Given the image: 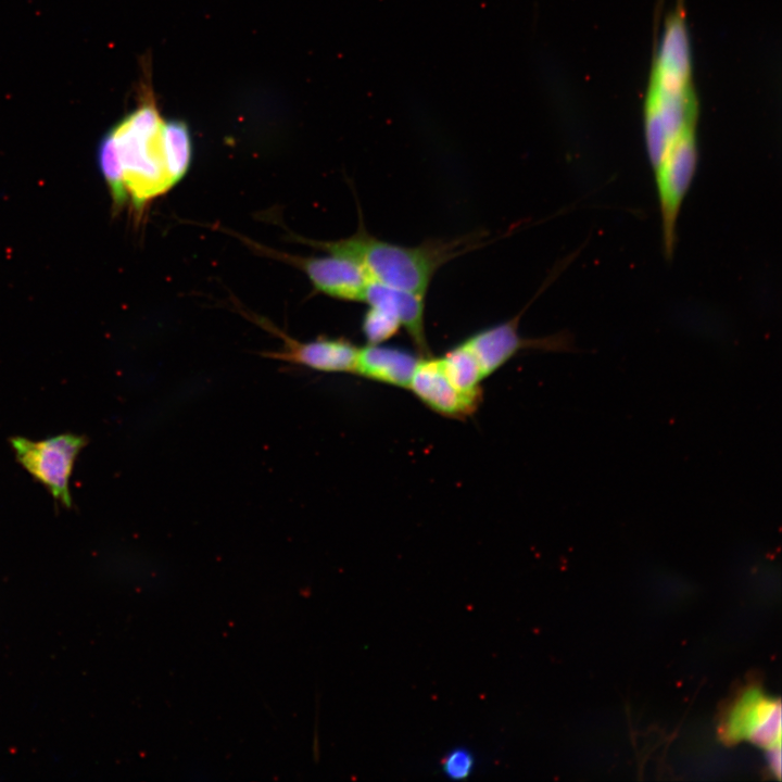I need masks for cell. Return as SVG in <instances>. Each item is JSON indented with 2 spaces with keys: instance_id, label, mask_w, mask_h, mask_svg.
<instances>
[{
  "instance_id": "cell-1",
  "label": "cell",
  "mask_w": 782,
  "mask_h": 782,
  "mask_svg": "<svg viewBox=\"0 0 782 782\" xmlns=\"http://www.w3.org/2000/svg\"><path fill=\"white\" fill-rule=\"evenodd\" d=\"M696 119L689 42L683 15L677 11L666 25L644 102L645 146L653 168L671 143L696 129Z\"/></svg>"
},
{
  "instance_id": "cell-2",
  "label": "cell",
  "mask_w": 782,
  "mask_h": 782,
  "mask_svg": "<svg viewBox=\"0 0 782 782\" xmlns=\"http://www.w3.org/2000/svg\"><path fill=\"white\" fill-rule=\"evenodd\" d=\"M478 243V239L470 236L405 247L376 238L361 222L353 236L314 245L357 263L373 281L425 297L436 272Z\"/></svg>"
},
{
  "instance_id": "cell-3",
  "label": "cell",
  "mask_w": 782,
  "mask_h": 782,
  "mask_svg": "<svg viewBox=\"0 0 782 782\" xmlns=\"http://www.w3.org/2000/svg\"><path fill=\"white\" fill-rule=\"evenodd\" d=\"M165 127L155 102L146 97L100 141L115 157L127 200L137 210L174 186L167 171Z\"/></svg>"
},
{
  "instance_id": "cell-4",
  "label": "cell",
  "mask_w": 782,
  "mask_h": 782,
  "mask_svg": "<svg viewBox=\"0 0 782 782\" xmlns=\"http://www.w3.org/2000/svg\"><path fill=\"white\" fill-rule=\"evenodd\" d=\"M10 444L23 468L42 483L55 501L72 507L70 479L78 454L88 444L87 437L62 433L39 441L12 437Z\"/></svg>"
},
{
  "instance_id": "cell-5",
  "label": "cell",
  "mask_w": 782,
  "mask_h": 782,
  "mask_svg": "<svg viewBox=\"0 0 782 782\" xmlns=\"http://www.w3.org/2000/svg\"><path fill=\"white\" fill-rule=\"evenodd\" d=\"M696 129L681 135L661 155L655 173L664 252L671 258L677 243V222L682 202L696 173Z\"/></svg>"
},
{
  "instance_id": "cell-6",
  "label": "cell",
  "mask_w": 782,
  "mask_h": 782,
  "mask_svg": "<svg viewBox=\"0 0 782 782\" xmlns=\"http://www.w3.org/2000/svg\"><path fill=\"white\" fill-rule=\"evenodd\" d=\"M520 315L479 330L462 341L475 356L484 379L522 350L575 351L572 337L567 331L542 338L521 337L518 331Z\"/></svg>"
},
{
  "instance_id": "cell-7",
  "label": "cell",
  "mask_w": 782,
  "mask_h": 782,
  "mask_svg": "<svg viewBox=\"0 0 782 782\" xmlns=\"http://www.w3.org/2000/svg\"><path fill=\"white\" fill-rule=\"evenodd\" d=\"M408 390L434 413L453 419L471 416L482 400V391L457 388L445 375L440 358L432 355L420 357Z\"/></svg>"
},
{
  "instance_id": "cell-8",
  "label": "cell",
  "mask_w": 782,
  "mask_h": 782,
  "mask_svg": "<svg viewBox=\"0 0 782 782\" xmlns=\"http://www.w3.org/2000/svg\"><path fill=\"white\" fill-rule=\"evenodd\" d=\"M285 257L303 269L315 289L324 294L339 300L364 302L370 278L352 260L331 253L324 256Z\"/></svg>"
},
{
  "instance_id": "cell-9",
  "label": "cell",
  "mask_w": 782,
  "mask_h": 782,
  "mask_svg": "<svg viewBox=\"0 0 782 782\" xmlns=\"http://www.w3.org/2000/svg\"><path fill=\"white\" fill-rule=\"evenodd\" d=\"M281 337L282 349L265 353L266 357L323 373H355L360 348L348 339L321 337L301 342L285 335Z\"/></svg>"
},
{
  "instance_id": "cell-10",
  "label": "cell",
  "mask_w": 782,
  "mask_h": 782,
  "mask_svg": "<svg viewBox=\"0 0 782 782\" xmlns=\"http://www.w3.org/2000/svg\"><path fill=\"white\" fill-rule=\"evenodd\" d=\"M727 734L732 740L746 739L759 746L781 743V703L759 691L746 693L732 709Z\"/></svg>"
},
{
  "instance_id": "cell-11",
  "label": "cell",
  "mask_w": 782,
  "mask_h": 782,
  "mask_svg": "<svg viewBox=\"0 0 782 782\" xmlns=\"http://www.w3.org/2000/svg\"><path fill=\"white\" fill-rule=\"evenodd\" d=\"M364 303L393 314L407 331L419 356L431 355L425 333V297L370 280Z\"/></svg>"
},
{
  "instance_id": "cell-12",
  "label": "cell",
  "mask_w": 782,
  "mask_h": 782,
  "mask_svg": "<svg viewBox=\"0 0 782 782\" xmlns=\"http://www.w3.org/2000/svg\"><path fill=\"white\" fill-rule=\"evenodd\" d=\"M420 356L405 349L367 344L360 348L355 373L366 379L408 389Z\"/></svg>"
},
{
  "instance_id": "cell-13",
  "label": "cell",
  "mask_w": 782,
  "mask_h": 782,
  "mask_svg": "<svg viewBox=\"0 0 782 782\" xmlns=\"http://www.w3.org/2000/svg\"><path fill=\"white\" fill-rule=\"evenodd\" d=\"M439 358L445 375L457 388L466 392L482 391V371L475 356L462 342Z\"/></svg>"
},
{
  "instance_id": "cell-14",
  "label": "cell",
  "mask_w": 782,
  "mask_h": 782,
  "mask_svg": "<svg viewBox=\"0 0 782 782\" xmlns=\"http://www.w3.org/2000/svg\"><path fill=\"white\" fill-rule=\"evenodd\" d=\"M165 147L167 171L173 185L187 173L192 155L191 136L182 121H166Z\"/></svg>"
},
{
  "instance_id": "cell-15",
  "label": "cell",
  "mask_w": 782,
  "mask_h": 782,
  "mask_svg": "<svg viewBox=\"0 0 782 782\" xmlns=\"http://www.w3.org/2000/svg\"><path fill=\"white\" fill-rule=\"evenodd\" d=\"M401 327L393 314L376 306H368L362 320V331L367 344H382L395 336Z\"/></svg>"
},
{
  "instance_id": "cell-16",
  "label": "cell",
  "mask_w": 782,
  "mask_h": 782,
  "mask_svg": "<svg viewBox=\"0 0 782 782\" xmlns=\"http://www.w3.org/2000/svg\"><path fill=\"white\" fill-rule=\"evenodd\" d=\"M475 766L471 753L464 747L451 751L442 761L443 772L452 779H464L468 777Z\"/></svg>"
},
{
  "instance_id": "cell-17",
  "label": "cell",
  "mask_w": 782,
  "mask_h": 782,
  "mask_svg": "<svg viewBox=\"0 0 782 782\" xmlns=\"http://www.w3.org/2000/svg\"><path fill=\"white\" fill-rule=\"evenodd\" d=\"M767 759L772 772L781 778V743L767 747Z\"/></svg>"
}]
</instances>
